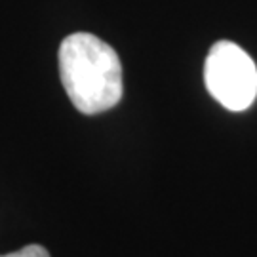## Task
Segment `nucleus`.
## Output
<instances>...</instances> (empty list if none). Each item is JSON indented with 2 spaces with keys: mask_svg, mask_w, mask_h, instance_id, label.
<instances>
[{
  "mask_svg": "<svg viewBox=\"0 0 257 257\" xmlns=\"http://www.w3.org/2000/svg\"><path fill=\"white\" fill-rule=\"evenodd\" d=\"M59 76L74 109L99 114L122 99V63L114 48L90 33H73L57 52Z\"/></svg>",
  "mask_w": 257,
  "mask_h": 257,
  "instance_id": "nucleus-1",
  "label": "nucleus"
},
{
  "mask_svg": "<svg viewBox=\"0 0 257 257\" xmlns=\"http://www.w3.org/2000/svg\"><path fill=\"white\" fill-rule=\"evenodd\" d=\"M0 257H52V255H50V251L44 246H40V244H29V246L18 249V251H12V253H6V255H0Z\"/></svg>",
  "mask_w": 257,
  "mask_h": 257,
  "instance_id": "nucleus-3",
  "label": "nucleus"
},
{
  "mask_svg": "<svg viewBox=\"0 0 257 257\" xmlns=\"http://www.w3.org/2000/svg\"><path fill=\"white\" fill-rule=\"evenodd\" d=\"M204 82L215 101L240 112L249 109L257 97V67L238 44L219 40L206 57Z\"/></svg>",
  "mask_w": 257,
  "mask_h": 257,
  "instance_id": "nucleus-2",
  "label": "nucleus"
}]
</instances>
